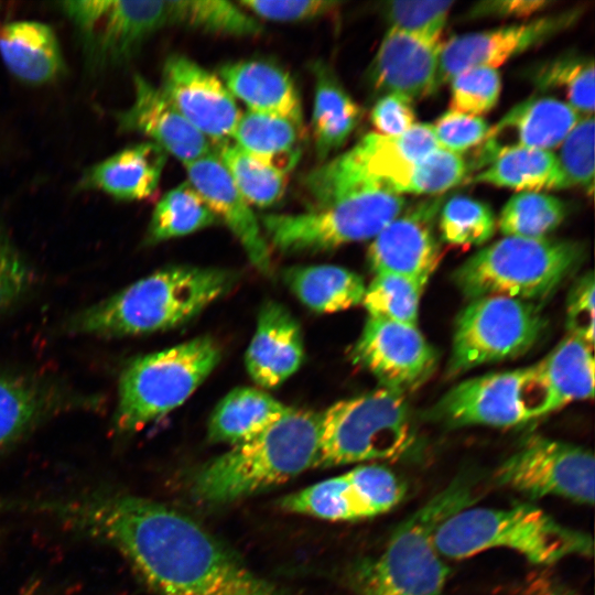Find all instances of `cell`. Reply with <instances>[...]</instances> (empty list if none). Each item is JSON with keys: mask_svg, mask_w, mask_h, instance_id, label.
Wrapping results in <instances>:
<instances>
[{"mask_svg": "<svg viewBox=\"0 0 595 595\" xmlns=\"http://www.w3.org/2000/svg\"><path fill=\"white\" fill-rule=\"evenodd\" d=\"M67 513L116 548L160 595H283L197 522L163 504L110 496Z\"/></svg>", "mask_w": 595, "mask_h": 595, "instance_id": "1", "label": "cell"}, {"mask_svg": "<svg viewBox=\"0 0 595 595\" xmlns=\"http://www.w3.org/2000/svg\"><path fill=\"white\" fill-rule=\"evenodd\" d=\"M522 595H578L551 573H530L523 583Z\"/></svg>", "mask_w": 595, "mask_h": 595, "instance_id": "53", "label": "cell"}, {"mask_svg": "<svg viewBox=\"0 0 595 595\" xmlns=\"http://www.w3.org/2000/svg\"><path fill=\"white\" fill-rule=\"evenodd\" d=\"M111 1H66L61 8L85 40L95 30L101 18L108 11Z\"/></svg>", "mask_w": 595, "mask_h": 595, "instance_id": "52", "label": "cell"}, {"mask_svg": "<svg viewBox=\"0 0 595 595\" xmlns=\"http://www.w3.org/2000/svg\"><path fill=\"white\" fill-rule=\"evenodd\" d=\"M171 24L169 1H111L95 30L83 40L88 66H119L137 55L145 40Z\"/></svg>", "mask_w": 595, "mask_h": 595, "instance_id": "22", "label": "cell"}, {"mask_svg": "<svg viewBox=\"0 0 595 595\" xmlns=\"http://www.w3.org/2000/svg\"><path fill=\"white\" fill-rule=\"evenodd\" d=\"M370 121L378 134H402L415 123L412 100L397 94H385L374 105Z\"/></svg>", "mask_w": 595, "mask_h": 595, "instance_id": "50", "label": "cell"}, {"mask_svg": "<svg viewBox=\"0 0 595 595\" xmlns=\"http://www.w3.org/2000/svg\"><path fill=\"white\" fill-rule=\"evenodd\" d=\"M303 127L285 117L247 110L231 138L235 144L266 164L289 173L301 156Z\"/></svg>", "mask_w": 595, "mask_h": 595, "instance_id": "33", "label": "cell"}, {"mask_svg": "<svg viewBox=\"0 0 595 595\" xmlns=\"http://www.w3.org/2000/svg\"><path fill=\"white\" fill-rule=\"evenodd\" d=\"M219 220L201 195L183 182L165 193L155 205L145 235L147 245L184 237Z\"/></svg>", "mask_w": 595, "mask_h": 595, "instance_id": "35", "label": "cell"}, {"mask_svg": "<svg viewBox=\"0 0 595 595\" xmlns=\"http://www.w3.org/2000/svg\"><path fill=\"white\" fill-rule=\"evenodd\" d=\"M593 57L567 53L541 64L531 77L541 91L558 90L582 116H593L595 76Z\"/></svg>", "mask_w": 595, "mask_h": 595, "instance_id": "37", "label": "cell"}, {"mask_svg": "<svg viewBox=\"0 0 595 595\" xmlns=\"http://www.w3.org/2000/svg\"><path fill=\"white\" fill-rule=\"evenodd\" d=\"M469 173L462 155L439 148L415 166L409 193L440 195L461 184Z\"/></svg>", "mask_w": 595, "mask_h": 595, "instance_id": "45", "label": "cell"}, {"mask_svg": "<svg viewBox=\"0 0 595 595\" xmlns=\"http://www.w3.org/2000/svg\"><path fill=\"white\" fill-rule=\"evenodd\" d=\"M160 90L176 110L210 142H228L241 112L223 80L195 61L170 55Z\"/></svg>", "mask_w": 595, "mask_h": 595, "instance_id": "15", "label": "cell"}, {"mask_svg": "<svg viewBox=\"0 0 595 595\" xmlns=\"http://www.w3.org/2000/svg\"><path fill=\"white\" fill-rule=\"evenodd\" d=\"M414 439L404 394L380 388L337 401L321 413L315 467L398 459Z\"/></svg>", "mask_w": 595, "mask_h": 595, "instance_id": "9", "label": "cell"}, {"mask_svg": "<svg viewBox=\"0 0 595 595\" xmlns=\"http://www.w3.org/2000/svg\"><path fill=\"white\" fill-rule=\"evenodd\" d=\"M425 285L398 273H376L366 286L361 304L368 317L418 326L420 299Z\"/></svg>", "mask_w": 595, "mask_h": 595, "instance_id": "40", "label": "cell"}, {"mask_svg": "<svg viewBox=\"0 0 595 595\" xmlns=\"http://www.w3.org/2000/svg\"><path fill=\"white\" fill-rule=\"evenodd\" d=\"M444 201V196H434L407 206L372 239L367 256L375 273H398L429 282L441 260L435 226Z\"/></svg>", "mask_w": 595, "mask_h": 595, "instance_id": "17", "label": "cell"}, {"mask_svg": "<svg viewBox=\"0 0 595 595\" xmlns=\"http://www.w3.org/2000/svg\"><path fill=\"white\" fill-rule=\"evenodd\" d=\"M583 256L576 241L505 236L463 262L454 281L470 300L501 295L532 302L550 295Z\"/></svg>", "mask_w": 595, "mask_h": 595, "instance_id": "6", "label": "cell"}, {"mask_svg": "<svg viewBox=\"0 0 595 595\" xmlns=\"http://www.w3.org/2000/svg\"><path fill=\"white\" fill-rule=\"evenodd\" d=\"M303 357V336L296 318L281 303L266 302L245 354L251 379L263 389L277 388L299 370Z\"/></svg>", "mask_w": 595, "mask_h": 595, "instance_id": "23", "label": "cell"}, {"mask_svg": "<svg viewBox=\"0 0 595 595\" xmlns=\"http://www.w3.org/2000/svg\"><path fill=\"white\" fill-rule=\"evenodd\" d=\"M439 148L433 126L415 122L396 137L368 133L349 150L375 182L402 195L409 193L415 166Z\"/></svg>", "mask_w": 595, "mask_h": 595, "instance_id": "24", "label": "cell"}, {"mask_svg": "<svg viewBox=\"0 0 595 595\" xmlns=\"http://www.w3.org/2000/svg\"><path fill=\"white\" fill-rule=\"evenodd\" d=\"M495 477L500 485L531 498L552 496L594 504V455L573 443L532 435L500 464Z\"/></svg>", "mask_w": 595, "mask_h": 595, "instance_id": "12", "label": "cell"}, {"mask_svg": "<svg viewBox=\"0 0 595 595\" xmlns=\"http://www.w3.org/2000/svg\"><path fill=\"white\" fill-rule=\"evenodd\" d=\"M407 208L402 195L376 185L333 194L296 214H266L260 226L282 252H315L374 239Z\"/></svg>", "mask_w": 595, "mask_h": 595, "instance_id": "7", "label": "cell"}, {"mask_svg": "<svg viewBox=\"0 0 595 595\" xmlns=\"http://www.w3.org/2000/svg\"><path fill=\"white\" fill-rule=\"evenodd\" d=\"M166 158L153 142L133 144L86 170L79 186L119 201L145 199L156 191Z\"/></svg>", "mask_w": 595, "mask_h": 595, "instance_id": "27", "label": "cell"}, {"mask_svg": "<svg viewBox=\"0 0 595 595\" xmlns=\"http://www.w3.org/2000/svg\"><path fill=\"white\" fill-rule=\"evenodd\" d=\"M581 15L575 8L529 22L451 37L441 45L439 86L474 67L496 68L573 25Z\"/></svg>", "mask_w": 595, "mask_h": 595, "instance_id": "16", "label": "cell"}, {"mask_svg": "<svg viewBox=\"0 0 595 595\" xmlns=\"http://www.w3.org/2000/svg\"><path fill=\"white\" fill-rule=\"evenodd\" d=\"M289 409L262 389L235 388L215 407L208 422V439L215 443H240L264 431Z\"/></svg>", "mask_w": 595, "mask_h": 595, "instance_id": "31", "label": "cell"}, {"mask_svg": "<svg viewBox=\"0 0 595 595\" xmlns=\"http://www.w3.org/2000/svg\"><path fill=\"white\" fill-rule=\"evenodd\" d=\"M284 282L295 296L317 313H335L361 304L366 285L354 271L334 264L291 267Z\"/></svg>", "mask_w": 595, "mask_h": 595, "instance_id": "32", "label": "cell"}, {"mask_svg": "<svg viewBox=\"0 0 595 595\" xmlns=\"http://www.w3.org/2000/svg\"><path fill=\"white\" fill-rule=\"evenodd\" d=\"M496 226L486 203L464 195L444 201L439 213L441 238L455 246H480L494 236Z\"/></svg>", "mask_w": 595, "mask_h": 595, "instance_id": "41", "label": "cell"}, {"mask_svg": "<svg viewBox=\"0 0 595 595\" xmlns=\"http://www.w3.org/2000/svg\"><path fill=\"white\" fill-rule=\"evenodd\" d=\"M221 351L208 336L142 355L122 370L113 424L136 432L183 404L218 365Z\"/></svg>", "mask_w": 595, "mask_h": 595, "instance_id": "8", "label": "cell"}, {"mask_svg": "<svg viewBox=\"0 0 595 595\" xmlns=\"http://www.w3.org/2000/svg\"><path fill=\"white\" fill-rule=\"evenodd\" d=\"M553 2L547 0H497L483 1L473 6L468 12L470 18H529Z\"/></svg>", "mask_w": 595, "mask_h": 595, "instance_id": "51", "label": "cell"}, {"mask_svg": "<svg viewBox=\"0 0 595 595\" xmlns=\"http://www.w3.org/2000/svg\"><path fill=\"white\" fill-rule=\"evenodd\" d=\"M232 282V274L218 268L167 267L77 312L66 326L107 338L171 329L198 315Z\"/></svg>", "mask_w": 595, "mask_h": 595, "instance_id": "2", "label": "cell"}, {"mask_svg": "<svg viewBox=\"0 0 595 595\" xmlns=\"http://www.w3.org/2000/svg\"><path fill=\"white\" fill-rule=\"evenodd\" d=\"M450 83V110L476 117L489 112L501 91V77L497 68H468L456 74Z\"/></svg>", "mask_w": 595, "mask_h": 595, "instance_id": "43", "label": "cell"}, {"mask_svg": "<svg viewBox=\"0 0 595 595\" xmlns=\"http://www.w3.org/2000/svg\"><path fill=\"white\" fill-rule=\"evenodd\" d=\"M57 382L23 374H0V453L52 415L79 404Z\"/></svg>", "mask_w": 595, "mask_h": 595, "instance_id": "25", "label": "cell"}, {"mask_svg": "<svg viewBox=\"0 0 595 595\" xmlns=\"http://www.w3.org/2000/svg\"><path fill=\"white\" fill-rule=\"evenodd\" d=\"M470 502V487L454 483L408 517L361 572L360 595H443L450 569L434 534L443 520Z\"/></svg>", "mask_w": 595, "mask_h": 595, "instance_id": "5", "label": "cell"}, {"mask_svg": "<svg viewBox=\"0 0 595 595\" xmlns=\"http://www.w3.org/2000/svg\"><path fill=\"white\" fill-rule=\"evenodd\" d=\"M559 409L536 364L462 381L440 399L431 414L451 426L510 428Z\"/></svg>", "mask_w": 595, "mask_h": 595, "instance_id": "10", "label": "cell"}, {"mask_svg": "<svg viewBox=\"0 0 595 595\" xmlns=\"http://www.w3.org/2000/svg\"><path fill=\"white\" fill-rule=\"evenodd\" d=\"M133 90L131 105L115 113L120 131L149 138L150 142L183 164L213 152L212 142L176 110L160 88L142 75L134 74Z\"/></svg>", "mask_w": 595, "mask_h": 595, "instance_id": "20", "label": "cell"}, {"mask_svg": "<svg viewBox=\"0 0 595 595\" xmlns=\"http://www.w3.org/2000/svg\"><path fill=\"white\" fill-rule=\"evenodd\" d=\"M594 117L583 116L560 145L558 158L565 186L594 192Z\"/></svg>", "mask_w": 595, "mask_h": 595, "instance_id": "42", "label": "cell"}, {"mask_svg": "<svg viewBox=\"0 0 595 595\" xmlns=\"http://www.w3.org/2000/svg\"><path fill=\"white\" fill-rule=\"evenodd\" d=\"M453 1H390L385 14L391 28L440 43Z\"/></svg>", "mask_w": 595, "mask_h": 595, "instance_id": "44", "label": "cell"}, {"mask_svg": "<svg viewBox=\"0 0 595 595\" xmlns=\"http://www.w3.org/2000/svg\"><path fill=\"white\" fill-rule=\"evenodd\" d=\"M321 414L290 408L277 422L208 462L193 491L208 504L231 502L315 467Z\"/></svg>", "mask_w": 595, "mask_h": 595, "instance_id": "3", "label": "cell"}, {"mask_svg": "<svg viewBox=\"0 0 595 595\" xmlns=\"http://www.w3.org/2000/svg\"><path fill=\"white\" fill-rule=\"evenodd\" d=\"M583 116L566 101L550 96L528 98L508 110L478 145L475 159L477 171L483 169L497 151L509 147H526L552 151Z\"/></svg>", "mask_w": 595, "mask_h": 595, "instance_id": "19", "label": "cell"}, {"mask_svg": "<svg viewBox=\"0 0 595 595\" xmlns=\"http://www.w3.org/2000/svg\"><path fill=\"white\" fill-rule=\"evenodd\" d=\"M434 542L443 558L456 560L490 549L512 550L542 566L572 555H593L589 534L560 523L530 504L459 509L440 523Z\"/></svg>", "mask_w": 595, "mask_h": 595, "instance_id": "4", "label": "cell"}, {"mask_svg": "<svg viewBox=\"0 0 595 595\" xmlns=\"http://www.w3.org/2000/svg\"><path fill=\"white\" fill-rule=\"evenodd\" d=\"M545 326L529 301L491 295L474 299L457 316L448 371L518 357L539 339Z\"/></svg>", "mask_w": 595, "mask_h": 595, "instance_id": "11", "label": "cell"}, {"mask_svg": "<svg viewBox=\"0 0 595 595\" xmlns=\"http://www.w3.org/2000/svg\"><path fill=\"white\" fill-rule=\"evenodd\" d=\"M441 45L390 26L369 67L372 88L412 101L433 94L440 87Z\"/></svg>", "mask_w": 595, "mask_h": 595, "instance_id": "21", "label": "cell"}, {"mask_svg": "<svg viewBox=\"0 0 595 595\" xmlns=\"http://www.w3.org/2000/svg\"><path fill=\"white\" fill-rule=\"evenodd\" d=\"M353 360L370 371L382 388L405 391L433 372L436 353L418 326L368 317L351 349Z\"/></svg>", "mask_w": 595, "mask_h": 595, "instance_id": "14", "label": "cell"}, {"mask_svg": "<svg viewBox=\"0 0 595 595\" xmlns=\"http://www.w3.org/2000/svg\"><path fill=\"white\" fill-rule=\"evenodd\" d=\"M216 153L251 206L266 208L281 199L288 173L263 163L229 142L218 145Z\"/></svg>", "mask_w": 595, "mask_h": 595, "instance_id": "38", "label": "cell"}, {"mask_svg": "<svg viewBox=\"0 0 595 595\" xmlns=\"http://www.w3.org/2000/svg\"><path fill=\"white\" fill-rule=\"evenodd\" d=\"M184 166L186 182L238 239L250 262L262 273H269L270 250L260 221L218 154L210 152Z\"/></svg>", "mask_w": 595, "mask_h": 595, "instance_id": "18", "label": "cell"}, {"mask_svg": "<svg viewBox=\"0 0 595 595\" xmlns=\"http://www.w3.org/2000/svg\"><path fill=\"white\" fill-rule=\"evenodd\" d=\"M468 183L489 184L519 192L566 188L556 155L526 147L500 149Z\"/></svg>", "mask_w": 595, "mask_h": 595, "instance_id": "30", "label": "cell"}, {"mask_svg": "<svg viewBox=\"0 0 595 595\" xmlns=\"http://www.w3.org/2000/svg\"><path fill=\"white\" fill-rule=\"evenodd\" d=\"M0 57L14 77L28 84H47L65 71L55 32L37 21H15L0 26Z\"/></svg>", "mask_w": 595, "mask_h": 595, "instance_id": "28", "label": "cell"}, {"mask_svg": "<svg viewBox=\"0 0 595 595\" xmlns=\"http://www.w3.org/2000/svg\"><path fill=\"white\" fill-rule=\"evenodd\" d=\"M566 206L543 192H519L501 209L498 227L505 236L547 238L566 216Z\"/></svg>", "mask_w": 595, "mask_h": 595, "instance_id": "39", "label": "cell"}, {"mask_svg": "<svg viewBox=\"0 0 595 595\" xmlns=\"http://www.w3.org/2000/svg\"><path fill=\"white\" fill-rule=\"evenodd\" d=\"M32 271L11 239L0 230V313L30 289Z\"/></svg>", "mask_w": 595, "mask_h": 595, "instance_id": "48", "label": "cell"}, {"mask_svg": "<svg viewBox=\"0 0 595 595\" xmlns=\"http://www.w3.org/2000/svg\"><path fill=\"white\" fill-rule=\"evenodd\" d=\"M171 24L202 32L253 36L262 32L261 23L242 7L225 0L169 1Z\"/></svg>", "mask_w": 595, "mask_h": 595, "instance_id": "36", "label": "cell"}, {"mask_svg": "<svg viewBox=\"0 0 595 595\" xmlns=\"http://www.w3.org/2000/svg\"><path fill=\"white\" fill-rule=\"evenodd\" d=\"M595 282L592 272L583 275L570 291L566 306L569 335L594 345Z\"/></svg>", "mask_w": 595, "mask_h": 595, "instance_id": "49", "label": "cell"}, {"mask_svg": "<svg viewBox=\"0 0 595 595\" xmlns=\"http://www.w3.org/2000/svg\"><path fill=\"white\" fill-rule=\"evenodd\" d=\"M220 79L251 111L285 117L303 127L302 104L296 86L279 65L264 60L225 64Z\"/></svg>", "mask_w": 595, "mask_h": 595, "instance_id": "26", "label": "cell"}, {"mask_svg": "<svg viewBox=\"0 0 595 595\" xmlns=\"http://www.w3.org/2000/svg\"><path fill=\"white\" fill-rule=\"evenodd\" d=\"M312 72L314 76L312 137L316 156L324 162L345 144L359 125L363 110L328 65L316 62L312 66Z\"/></svg>", "mask_w": 595, "mask_h": 595, "instance_id": "29", "label": "cell"}, {"mask_svg": "<svg viewBox=\"0 0 595 595\" xmlns=\"http://www.w3.org/2000/svg\"><path fill=\"white\" fill-rule=\"evenodd\" d=\"M432 126L440 148L459 155L478 147L489 130L484 118L454 110L442 113Z\"/></svg>", "mask_w": 595, "mask_h": 595, "instance_id": "46", "label": "cell"}, {"mask_svg": "<svg viewBox=\"0 0 595 595\" xmlns=\"http://www.w3.org/2000/svg\"><path fill=\"white\" fill-rule=\"evenodd\" d=\"M404 495V483L391 469L365 464L288 495L280 504L295 513L349 521L385 513Z\"/></svg>", "mask_w": 595, "mask_h": 595, "instance_id": "13", "label": "cell"}, {"mask_svg": "<svg viewBox=\"0 0 595 595\" xmlns=\"http://www.w3.org/2000/svg\"><path fill=\"white\" fill-rule=\"evenodd\" d=\"M537 365L560 409L594 397L593 347L585 342L569 335Z\"/></svg>", "mask_w": 595, "mask_h": 595, "instance_id": "34", "label": "cell"}, {"mask_svg": "<svg viewBox=\"0 0 595 595\" xmlns=\"http://www.w3.org/2000/svg\"><path fill=\"white\" fill-rule=\"evenodd\" d=\"M238 4L266 20L300 22L326 15L340 3L333 0H242Z\"/></svg>", "mask_w": 595, "mask_h": 595, "instance_id": "47", "label": "cell"}]
</instances>
